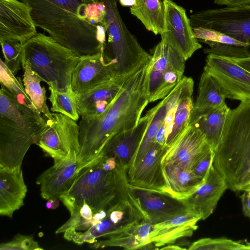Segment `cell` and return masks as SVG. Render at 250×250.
<instances>
[{
  "instance_id": "cell-15",
  "label": "cell",
  "mask_w": 250,
  "mask_h": 250,
  "mask_svg": "<svg viewBox=\"0 0 250 250\" xmlns=\"http://www.w3.org/2000/svg\"><path fill=\"white\" fill-rule=\"evenodd\" d=\"M29 5L21 0H0V40L23 44L37 33Z\"/></svg>"
},
{
  "instance_id": "cell-1",
  "label": "cell",
  "mask_w": 250,
  "mask_h": 250,
  "mask_svg": "<svg viewBox=\"0 0 250 250\" xmlns=\"http://www.w3.org/2000/svg\"><path fill=\"white\" fill-rule=\"evenodd\" d=\"M150 61L124 82L104 112L96 116H81L80 149L77 158L80 169L95 159L113 136L138 124L149 102Z\"/></svg>"
},
{
  "instance_id": "cell-46",
  "label": "cell",
  "mask_w": 250,
  "mask_h": 250,
  "mask_svg": "<svg viewBox=\"0 0 250 250\" xmlns=\"http://www.w3.org/2000/svg\"><path fill=\"white\" fill-rule=\"evenodd\" d=\"M161 250H186L187 249L185 248L181 247L179 246L172 244H169L165 246H163L160 248Z\"/></svg>"
},
{
  "instance_id": "cell-41",
  "label": "cell",
  "mask_w": 250,
  "mask_h": 250,
  "mask_svg": "<svg viewBox=\"0 0 250 250\" xmlns=\"http://www.w3.org/2000/svg\"><path fill=\"white\" fill-rule=\"evenodd\" d=\"M214 150L211 149L194 165L191 170L197 176L204 178L210 166L213 163Z\"/></svg>"
},
{
  "instance_id": "cell-21",
  "label": "cell",
  "mask_w": 250,
  "mask_h": 250,
  "mask_svg": "<svg viewBox=\"0 0 250 250\" xmlns=\"http://www.w3.org/2000/svg\"><path fill=\"white\" fill-rule=\"evenodd\" d=\"M80 169L77 159L67 158L54 162V165L37 179L40 186L41 195L46 200L59 198L74 183Z\"/></svg>"
},
{
  "instance_id": "cell-39",
  "label": "cell",
  "mask_w": 250,
  "mask_h": 250,
  "mask_svg": "<svg viewBox=\"0 0 250 250\" xmlns=\"http://www.w3.org/2000/svg\"><path fill=\"white\" fill-rule=\"evenodd\" d=\"M0 250H42L32 235L17 234L10 241L2 243Z\"/></svg>"
},
{
  "instance_id": "cell-44",
  "label": "cell",
  "mask_w": 250,
  "mask_h": 250,
  "mask_svg": "<svg viewBox=\"0 0 250 250\" xmlns=\"http://www.w3.org/2000/svg\"><path fill=\"white\" fill-rule=\"evenodd\" d=\"M230 59V58H229ZM233 62L250 72V57L240 59H230Z\"/></svg>"
},
{
  "instance_id": "cell-42",
  "label": "cell",
  "mask_w": 250,
  "mask_h": 250,
  "mask_svg": "<svg viewBox=\"0 0 250 250\" xmlns=\"http://www.w3.org/2000/svg\"><path fill=\"white\" fill-rule=\"evenodd\" d=\"M242 211L245 216L250 218V190H244L240 196Z\"/></svg>"
},
{
  "instance_id": "cell-36",
  "label": "cell",
  "mask_w": 250,
  "mask_h": 250,
  "mask_svg": "<svg viewBox=\"0 0 250 250\" xmlns=\"http://www.w3.org/2000/svg\"><path fill=\"white\" fill-rule=\"evenodd\" d=\"M209 47L204 49L205 53L233 59H244L250 57L249 47L218 42H204Z\"/></svg>"
},
{
  "instance_id": "cell-37",
  "label": "cell",
  "mask_w": 250,
  "mask_h": 250,
  "mask_svg": "<svg viewBox=\"0 0 250 250\" xmlns=\"http://www.w3.org/2000/svg\"><path fill=\"white\" fill-rule=\"evenodd\" d=\"M4 62L15 75L22 67V44L14 40H0Z\"/></svg>"
},
{
  "instance_id": "cell-26",
  "label": "cell",
  "mask_w": 250,
  "mask_h": 250,
  "mask_svg": "<svg viewBox=\"0 0 250 250\" xmlns=\"http://www.w3.org/2000/svg\"><path fill=\"white\" fill-rule=\"evenodd\" d=\"M163 169L169 186V195L179 200L194 192L204 182L205 177L195 175L174 163H163Z\"/></svg>"
},
{
  "instance_id": "cell-5",
  "label": "cell",
  "mask_w": 250,
  "mask_h": 250,
  "mask_svg": "<svg viewBox=\"0 0 250 250\" xmlns=\"http://www.w3.org/2000/svg\"><path fill=\"white\" fill-rule=\"evenodd\" d=\"M214 153L213 165L229 189L243 191L250 183V102L229 110Z\"/></svg>"
},
{
  "instance_id": "cell-17",
  "label": "cell",
  "mask_w": 250,
  "mask_h": 250,
  "mask_svg": "<svg viewBox=\"0 0 250 250\" xmlns=\"http://www.w3.org/2000/svg\"><path fill=\"white\" fill-rule=\"evenodd\" d=\"M129 188L146 219L153 225L188 210L182 201L169 194L129 185Z\"/></svg>"
},
{
  "instance_id": "cell-27",
  "label": "cell",
  "mask_w": 250,
  "mask_h": 250,
  "mask_svg": "<svg viewBox=\"0 0 250 250\" xmlns=\"http://www.w3.org/2000/svg\"><path fill=\"white\" fill-rule=\"evenodd\" d=\"M226 96L217 81L204 71L199 83L198 94L191 118H195L226 103Z\"/></svg>"
},
{
  "instance_id": "cell-45",
  "label": "cell",
  "mask_w": 250,
  "mask_h": 250,
  "mask_svg": "<svg viewBox=\"0 0 250 250\" xmlns=\"http://www.w3.org/2000/svg\"><path fill=\"white\" fill-rule=\"evenodd\" d=\"M58 198H51L47 200L46 207L49 209H55L59 206Z\"/></svg>"
},
{
  "instance_id": "cell-43",
  "label": "cell",
  "mask_w": 250,
  "mask_h": 250,
  "mask_svg": "<svg viewBox=\"0 0 250 250\" xmlns=\"http://www.w3.org/2000/svg\"><path fill=\"white\" fill-rule=\"evenodd\" d=\"M214 3L227 7H236L250 4V0H214Z\"/></svg>"
},
{
  "instance_id": "cell-20",
  "label": "cell",
  "mask_w": 250,
  "mask_h": 250,
  "mask_svg": "<svg viewBox=\"0 0 250 250\" xmlns=\"http://www.w3.org/2000/svg\"><path fill=\"white\" fill-rule=\"evenodd\" d=\"M113 78L103 52L80 57L72 76L71 87L75 95L86 92Z\"/></svg>"
},
{
  "instance_id": "cell-10",
  "label": "cell",
  "mask_w": 250,
  "mask_h": 250,
  "mask_svg": "<svg viewBox=\"0 0 250 250\" xmlns=\"http://www.w3.org/2000/svg\"><path fill=\"white\" fill-rule=\"evenodd\" d=\"M185 60L171 46L161 40L150 61L149 101L164 99L183 77Z\"/></svg>"
},
{
  "instance_id": "cell-25",
  "label": "cell",
  "mask_w": 250,
  "mask_h": 250,
  "mask_svg": "<svg viewBox=\"0 0 250 250\" xmlns=\"http://www.w3.org/2000/svg\"><path fill=\"white\" fill-rule=\"evenodd\" d=\"M153 225L145 220L120 234L96 241L92 246L95 249L118 247L128 250L151 249L154 246L150 239Z\"/></svg>"
},
{
  "instance_id": "cell-33",
  "label": "cell",
  "mask_w": 250,
  "mask_h": 250,
  "mask_svg": "<svg viewBox=\"0 0 250 250\" xmlns=\"http://www.w3.org/2000/svg\"><path fill=\"white\" fill-rule=\"evenodd\" d=\"M50 96L48 98L53 112L64 114L77 121L80 114L76 102V95L71 88L66 91H60L48 85Z\"/></svg>"
},
{
  "instance_id": "cell-9",
  "label": "cell",
  "mask_w": 250,
  "mask_h": 250,
  "mask_svg": "<svg viewBox=\"0 0 250 250\" xmlns=\"http://www.w3.org/2000/svg\"><path fill=\"white\" fill-rule=\"evenodd\" d=\"M51 118L43 116L45 126L36 145L54 162L77 159L80 149L79 125L64 114L53 112Z\"/></svg>"
},
{
  "instance_id": "cell-35",
  "label": "cell",
  "mask_w": 250,
  "mask_h": 250,
  "mask_svg": "<svg viewBox=\"0 0 250 250\" xmlns=\"http://www.w3.org/2000/svg\"><path fill=\"white\" fill-rule=\"evenodd\" d=\"M189 250H250V242L246 244L231 239L220 238H204L193 242Z\"/></svg>"
},
{
  "instance_id": "cell-6",
  "label": "cell",
  "mask_w": 250,
  "mask_h": 250,
  "mask_svg": "<svg viewBox=\"0 0 250 250\" xmlns=\"http://www.w3.org/2000/svg\"><path fill=\"white\" fill-rule=\"evenodd\" d=\"M80 59L75 52L42 33H37L22 44V65L28 62L44 82L60 91L71 88L72 74Z\"/></svg>"
},
{
  "instance_id": "cell-3",
  "label": "cell",
  "mask_w": 250,
  "mask_h": 250,
  "mask_svg": "<svg viewBox=\"0 0 250 250\" xmlns=\"http://www.w3.org/2000/svg\"><path fill=\"white\" fill-rule=\"evenodd\" d=\"M127 170L114 158L99 155L79 170L71 187L59 199L70 214L83 203L93 214L106 210L130 195Z\"/></svg>"
},
{
  "instance_id": "cell-38",
  "label": "cell",
  "mask_w": 250,
  "mask_h": 250,
  "mask_svg": "<svg viewBox=\"0 0 250 250\" xmlns=\"http://www.w3.org/2000/svg\"><path fill=\"white\" fill-rule=\"evenodd\" d=\"M193 31L194 36L199 42L210 41L249 47L248 44L215 30L198 27L193 28Z\"/></svg>"
},
{
  "instance_id": "cell-31",
  "label": "cell",
  "mask_w": 250,
  "mask_h": 250,
  "mask_svg": "<svg viewBox=\"0 0 250 250\" xmlns=\"http://www.w3.org/2000/svg\"><path fill=\"white\" fill-rule=\"evenodd\" d=\"M22 82L25 90L37 109L47 118L52 117L46 104V90L42 86V79L31 68L28 62L22 65Z\"/></svg>"
},
{
  "instance_id": "cell-30",
  "label": "cell",
  "mask_w": 250,
  "mask_h": 250,
  "mask_svg": "<svg viewBox=\"0 0 250 250\" xmlns=\"http://www.w3.org/2000/svg\"><path fill=\"white\" fill-rule=\"evenodd\" d=\"M155 108L150 123L144 136L142 141L128 167V175L135 168L155 142L156 137L166 117V106L163 100Z\"/></svg>"
},
{
  "instance_id": "cell-14",
  "label": "cell",
  "mask_w": 250,
  "mask_h": 250,
  "mask_svg": "<svg viewBox=\"0 0 250 250\" xmlns=\"http://www.w3.org/2000/svg\"><path fill=\"white\" fill-rule=\"evenodd\" d=\"M169 148L155 142L138 165L128 175L130 186L169 194L162 160Z\"/></svg>"
},
{
  "instance_id": "cell-49",
  "label": "cell",
  "mask_w": 250,
  "mask_h": 250,
  "mask_svg": "<svg viewBox=\"0 0 250 250\" xmlns=\"http://www.w3.org/2000/svg\"><path fill=\"white\" fill-rule=\"evenodd\" d=\"M244 190H250V183H249V184L246 187L245 189H244Z\"/></svg>"
},
{
  "instance_id": "cell-8",
  "label": "cell",
  "mask_w": 250,
  "mask_h": 250,
  "mask_svg": "<svg viewBox=\"0 0 250 250\" xmlns=\"http://www.w3.org/2000/svg\"><path fill=\"white\" fill-rule=\"evenodd\" d=\"M106 211V216L95 225L83 231H66L64 237L79 245L84 243L94 244L99 238L120 234L146 220L131 193Z\"/></svg>"
},
{
  "instance_id": "cell-16",
  "label": "cell",
  "mask_w": 250,
  "mask_h": 250,
  "mask_svg": "<svg viewBox=\"0 0 250 250\" xmlns=\"http://www.w3.org/2000/svg\"><path fill=\"white\" fill-rule=\"evenodd\" d=\"M211 149L204 134L194 125L189 124L174 144L169 147L162 163H174L187 170Z\"/></svg>"
},
{
  "instance_id": "cell-32",
  "label": "cell",
  "mask_w": 250,
  "mask_h": 250,
  "mask_svg": "<svg viewBox=\"0 0 250 250\" xmlns=\"http://www.w3.org/2000/svg\"><path fill=\"white\" fill-rule=\"evenodd\" d=\"M193 87L189 89L181 97L174 114L171 131L166 141V145L171 147L188 126L193 110Z\"/></svg>"
},
{
  "instance_id": "cell-22",
  "label": "cell",
  "mask_w": 250,
  "mask_h": 250,
  "mask_svg": "<svg viewBox=\"0 0 250 250\" xmlns=\"http://www.w3.org/2000/svg\"><path fill=\"white\" fill-rule=\"evenodd\" d=\"M201 216L188 210L173 217L153 225L150 239L154 246L159 247L174 244L180 238L190 237L197 229Z\"/></svg>"
},
{
  "instance_id": "cell-47",
  "label": "cell",
  "mask_w": 250,
  "mask_h": 250,
  "mask_svg": "<svg viewBox=\"0 0 250 250\" xmlns=\"http://www.w3.org/2000/svg\"><path fill=\"white\" fill-rule=\"evenodd\" d=\"M120 3L124 6H132L135 3V0H119Z\"/></svg>"
},
{
  "instance_id": "cell-4",
  "label": "cell",
  "mask_w": 250,
  "mask_h": 250,
  "mask_svg": "<svg viewBox=\"0 0 250 250\" xmlns=\"http://www.w3.org/2000/svg\"><path fill=\"white\" fill-rule=\"evenodd\" d=\"M45 124L37 110L22 104L2 85L0 90V168H21Z\"/></svg>"
},
{
  "instance_id": "cell-29",
  "label": "cell",
  "mask_w": 250,
  "mask_h": 250,
  "mask_svg": "<svg viewBox=\"0 0 250 250\" xmlns=\"http://www.w3.org/2000/svg\"><path fill=\"white\" fill-rule=\"evenodd\" d=\"M131 14L137 17L148 30L155 35L165 31V7L163 0H135Z\"/></svg>"
},
{
  "instance_id": "cell-13",
  "label": "cell",
  "mask_w": 250,
  "mask_h": 250,
  "mask_svg": "<svg viewBox=\"0 0 250 250\" xmlns=\"http://www.w3.org/2000/svg\"><path fill=\"white\" fill-rule=\"evenodd\" d=\"M165 7V31L161 40L174 48L186 61L201 44L194 36L186 10L171 0H163Z\"/></svg>"
},
{
  "instance_id": "cell-40",
  "label": "cell",
  "mask_w": 250,
  "mask_h": 250,
  "mask_svg": "<svg viewBox=\"0 0 250 250\" xmlns=\"http://www.w3.org/2000/svg\"><path fill=\"white\" fill-rule=\"evenodd\" d=\"M106 7L103 1L87 4V19L88 21L106 28Z\"/></svg>"
},
{
  "instance_id": "cell-48",
  "label": "cell",
  "mask_w": 250,
  "mask_h": 250,
  "mask_svg": "<svg viewBox=\"0 0 250 250\" xmlns=\"http://www.w3.org/2000/svg\"><path fill=\"white\" fill-rule=\"evenodd\" d=\"M102 0H81L83 2L85 3H89L93 2H96V1H102Z\"/></svg>"
},
{
  "instance_id": "cell-7",
  "label": "cell",
  "mask_w": 250,
  "mask_h": 250,
  "mask_svg": "<svg viewBox=\"0 0 250 250\" xmlns=\"http://www.w3.org/2000/svg\"><path fill=\"white\" fill-rule=\"evenodd\" d=\"M106 7L107 41L103 54L113 79L125 80L148 62L151 57L127 29L116 0H102Z\"/></svg>"
},
{
  "instance_id": "cell-19",
  "label": "cell",
  "mask_w": 250,
  "mask_h": 250,
  "mask_svg": "<svg viewBox=\"0 0 250 250\" xmlns=\"http://www.w3.org/2000/svg\"><path fill=\"white\" fill-rule=\"evenodd\" d=\"M154 111L153 107L145 116L141 117L135 127L113 136L99 155L113 158L128 168L150 123Z\"/></svg>"
},
{
  "instance_id": "cell-24",
  "label": "cell",
  "mask_w": 250,
  "mask_h": 250,
  "mask_svg": "<svg viewBox=\"0 0 250 250\" xmlns=\"http://www.w3.org/2000/svg\"><path fill=\"white\" fill-rule=\"evenodd\" d=\"M125 80L113 78L86 92L76 95L80 116H96L104 112Z\"/></svg>"
},
{
  "instance_id": "cell-23",
  "label": "cell",
  "mask_w": 250,
  "mask_h": 250,
  "mask_svg": "<svg viewBox=\"0 0 250 250\" xmlns=\"http://www.w3.org/2000/svg\"><path fill=\"white\" fill-rule=\"evenodd\" d=\"M27 191L21 168H0V215L12 218L24 205Z\"/></svg>"
},
{
  "instance_id": "cell-2",
  "label": "cell",
  "mask_w": 250,
  "mask_h": 250,
  "mask_svg": "<svg viewBox=\"0 0 250 250\" xmlns=\"http://www.w3.org/2000/svg\"><path fill=\"white\" fill-rule=\"evenodd\" d=\"M29 6L37 27L80 57L104 51L98 25L87 19V4L81 0H21Z\"/></svg>"
},
{
  "instance_id": "cell-28",
  "label": "cell",
  "mask_w": 250,
  "mask_h": 250,
  "mask_svg": "<svg viewBox=\"0 0 250 250\" xmlns=\"http://www.w3.org/2000/svg\"><path fill=\"white\" fill-rule=\"evenodd\" d=\"M230 109L225 103L219 107L191 119L190 124L196 125L202 132L214 150L216 149L219 143Z\"/></svg>"
},
{
  "instance_id": "cell-12",
  "label": "cell",
  "mask_w": 250,
  "mask_h": 250,
  "mask_svg": "<svg viewBox=\"0 0 250 250\" xmlns=\"http://www.w3.org/2000/svg\"><path fill=\"white\" fill-rule=\"evenodd\" d=\"M204 71L217 81L227 98L250 102V72L230 59L208 54Z\"/></svg>"
},
{
  "instance_id": "cell-18",
  "label": "cell",
  "mask_w": 250,
  "mask_h": 250,
  "mask_svg": "<svg viewBox=\"0 0 250 250\" xmlns=\"http://www.w3.org/2000/svg\"><path fill=\"white\" fill-rule=\"evenodd\" d=\"M228 185L213 165L210 166L203 183L192 194L180 200L188 210L199 215L202 220L214 211Z\"/></svg>"
},
{
  "instance_id": "cell-11",
  "label": "cell",
  "mask_w": 250,
  "mask_h": 250,
  "mask_svg": "<svg viewBox=\"0 0 250 250\" xmlns=\"http://www.w3.org/2000/svg\"><path fill=\"white\" fill-rule=\"evenodd\" d=\"M192 28L203 27L225 34L250 48V4L208 9L190 17Z\"/></svg>"
},
{
  "instance_id": "cell-34",
  "label": "cell",
  "mask_w": 250,
  "mask_h": 250,
  "mask_svg": "<svg viewBox=\"0 0 250 250\" xmlns=\"http://www.w3.org/2000/svg\"><path fill=\"white\" fill-rule=\"evenodd\" d=\"M0 85L3 86L18 102L37 110L25 90L22 80L21 78L16 77L1 59L0 61Z\"/></svg>"
}]
</instances>
